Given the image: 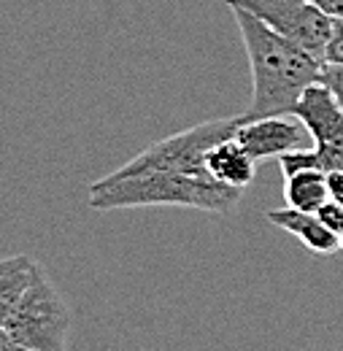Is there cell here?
Segmentation results:
<instances>
[{"instance_id": "cell-5", "label": "cell", "mask_w": 343, "mask_h": 351, "mask_svg": "<svg viewBox=\"0 0 343 351\" xmlns=\"http://www.w3.org/2000/svg\"><path fill=\"white\" fill-rule=\"evenodd\" d=\"M71 319L68 303L41 267L3 327L27 351H68Z\"/></svg>"}, {"instance_id": "cell-17", "label": "cell", "mask_w": 343, "mask_h": 351, "mask_svg": "<svg viewBox=\"0 0 343 351\" xmlns=\"http://www.w3.org/2000/svg\"><path fill=\"white\" fill-rule=\"evenodd\" d=\"M0 351H27L22 343H16L14 338H11V332L0 324Z\"/></svg>"}, {"instance_id": "cell-8", "label": "cell", "mask_w": 343, "mask_h": 351, "mask_svg": "<svg viewBox=\"0 0 343 351\" xmlns=\"http://www.w3.org/2000/svg\"><path fill=\"white\" fill-rule=\"evenodd\" d=\"M265 219L270 224H276L279 230L295 235L303 246L314 254V257H330L341 249V238L335 232H330L316 214H308V211H295V208H273V211H265Z\"/></svg>"}, {"instance_id": "cell-10", "label": "cell", "mask_w": 343, "mask_h": 351, "mask_svg": "<svg viewBox=\"0 0 343 351\" xmlns=\"http://www.w3.org/2000/svg\"><path fill=\"white\" fill-rule=\"evenodd\" d=\"M38 270H41V265L36 263L30 254L0 257V324L8 319V313L19 303L25 289L38 276Z\"/></svg>"}, {"instance_id": "cell-7", "label": "cell", "mask_w": 343, "mask_h": 351, "mask_svg": "<svg viewBox=\"0 0 343 351\" xmlns=\"http://www.w3.org/2000/svg\"><path fill=\"white\" fill-rule=\"evenodd\" d=\"M305 128L298 119H287L284 117H262V119H249L244 122L238 130H235V143L255 160H279L281 154L287 152H295V149H305Z\"/></svg>"}, {"instance_id": "cell-18", "label": "cell", "mask_w": 343, "mask_h": 351, "mask_svg": "<svg viewBox=\"0 0 343 351\" xmlns=\"http://www.w3.org/2000/svg\"><path fill=\"white\" fill-rule=\"evenodd\" d=\"M341 249H343V235H341Z\"/></svg>"}, {"instance_id": "cell-9", "label": "cell", "mask_w": 343, "mask_h": 351, "mask_svg": "<svg viewBox=\"0 0 343 351\" xmlns=\"http://www.w3.org/2000/svg\"><path fill=\"white\" fill-rule=\"evenodd\" d=\"M206 171L219 184L244 192L257 176V162L235 143V138H227L206 152Z\"/></svg>"}, {"instance_id": "cell-3", "label": "cell", "mask_w": 343, "mask_h": 351, "mask_svg": "<svg viewBox=\"0 0 343 351\" xmlns=\"http://www.w3.org/2000/svg\"><path fill=\"white\" fill-rule=\"evenodd\" d=\"M292 117L303 122L314 146L281 154L279 157L281 173L292 176L303 168H316L324 173L343 171V111L330 95V89L324 84L308 87L298 100V106L292 108Z\"/></svg>"}, {"instance_id": "cell-14", "label": "cell", "mask_w": 343, "mask_h": 351, "mask_svg": "<svg viewBox=\"0 0 343 351\" xmlns=\"http://www.w3.org/2000/svg\"><path fill=\"white\" fill-rule=\"evenodd\" d=\"M324 62H343V19L333 22V38L324 51Z\"/></svg>"}, {"instance_id": "cell-1", "label": "cell", "mask_w": 343, "mask_h": 351, "mask_svg": "<svg viewBox=\"0 0 343 351\" xmlns=\"http://www.w3.org/2000/svg\"><path fill=\"white\" fill-rule=\"evenodd\" d=\"M235 16L241 41L252 68V106L244 111L246 119L262 117H284L292 114L303 92L322 79L324 62L308 54L305 49L279 36L268 25H262L255 14L227 5Z\"/></svg>"}, {"instance_id": "cell-15", "label": "cell", "mask_w": 343, "mask_h": 351, "mask_svg": "<svg viewBox=\"0 0 343 351\" xmlns=\"http://www.w3.org/2000/svg\"><path fill=\"white\" fill-rule=\"evenodd\" d=\"M327 189H330V200L343 206V171H330L327 173Z\"/></svg>"}, {"instance_id": "cell-16", "label": "cell", "mask_w": 343, "mask_h": 351, "mask_svg": "<svg viewBox=\"0 0 343 351\" xmlns=\"http://www.w3.org/2000/svg\"><path fill=\"white\" fill-rule=\"evenodd\" d=\"M308 3H314L319 11H324L333 22L343 19V0H308Z\"/></svg>"}, {"instance_id": "cell-6", "label": "cell", "mask_w": 343, "mask_h": 351, "mask_svg": "<svg viewBox=\"0 0 343 351\" xmlns=\"http://www.w3.org/2000/svg\"><path fill=\"white\" fill-rule=\"evenodd\" d=\"M227 5H238L255 14L262 25L289 38L305 49L316 60L324 62V51L333 38V19L319 11L308 0H227Z\"/></svg>"}, {"instance_id": "cell-4", "label": "cell", "mask_w": 343, "mask_h": 351, "mask_svg": "<svg viewBox=\"0 0 343 351\" xmlns=\"http://www.w3.org/2000/svg\"><path fill=\"white\" fill-rule=\"evenodd\" d=\"M249 122L244 114L238 117H224V119H211V122H200L189 130H181L176 135H168L152 146H146L143 152H138L130 162L122 168H117V176L143 173V171H171V173H187V176H206V152L233 138L235 130Z\"/></svg>"}, {"instance_id": "cell-11", "label": "cell", "mask_w": 343, "mask_h": 351, "mask_svg": "<svg viewBox=\"0 0 343 351\" xmlns=\"http://www.w3.org/2000/svg\"><path fill=\"white\" fill-rule=\"evenodd\" d=\"M284 200L295 211L316 214L330 200L327 173L316 168H303L292 176H284Z\"/></svg>"}, {"instance_id": "cell-12", "label": "cell", "mask_w": 343, "mask_h": 351, "mask_svg": "<svg viewBox=\"0 0 343 351\" xmlns=\"http://www.w3.org/2000/svg\"><path fill=\"white\" fill-rule=\"evenodd\" d=\"M319 84H324L330 89V95L335 97V103L341 106L343 111V62H324Z\"/></svg>"}, {"instance_id": "cell-13", "label": "cell", "mask_w": 343, "mask_h": 351, "mask_svg": "<svg viewBox=\"0 0 343 351\" xmlns=\"http://www.w3.org/2000/svg\"><path fill=\"white\" fill-rule=\"evenodd\" d=\"M316 217H319V221H322L330 232H335V235L341 238L343 235V206L333 203V200H327V203L316 211Z\"/></svg>"}, {"instance_id": "cell-2", "label": "cell", "mask_w": 343, "mask_h": 351, "mask_svg": "<svg viewBox=\"0 0 343 351\" xmlns=\"http://www.w3.org/2000/svg\"><path fill=\"white\" fill-rule=\"evenodd\" d=\"M241 189H230L206 176L171 173V171H143V173H108L89 186L86 206L95 211L143 208V206H181L209 214H230Z\"/></svg>"}]
</instances>
